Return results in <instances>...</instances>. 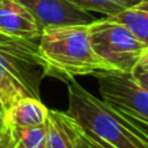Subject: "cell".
<instances>
[{"label": "cell", "mask_w": 148, "mask_h": 148, "mask_svg": "<svg viewBox=\"0 0 148 148\" xmlns=\"http://www.w3.org/2000/svg\"><path fill=\"white\" fill-rule=\"evenodd\" d=\"M38 51L46 76L63 83L100 70H112L93 51L87 24L45 28L38 38Z\"/></svg>", "instance_id": "1"}, {"label": "cell", "mask_w": 148, "mask_h": 148, "mask_svg": "<svg viewBox=\"0 0 148 148\" xmlns=\"http://www.w3.org/2000/svg\"><path fill=\"white\" fill-rule=\"evenodd\" d=\"M68 109L79 125L108 148H148V134L118 115L100 98L71 79L67 83Z\"/></svg>", "instance_id": "2"}, {"label": "cell", "mask_w": 148, "mask_h": 148, "mask_svg": "<svg viewBox=\"0 0 148 148\" xmlns=\"http://www.w3.org/2000/svg\"><path fill=\"white\" fill-rule=\"evenodd\" d=\"M45 77L38 39L0 33V98L7 109L23 98L41 100V84Z\"/></svg>", "instance_id": "3"}, {"label": "cell", "mask_w": 148, "mask_h": 148, "mask_svg": "<svg viewBox=\"0 0 148 148\" xmlns=\"http://www.w3.org/2000/svg\"><path fill=\"white\" fill-rule=\"evenodd\" d=\"M98 83L100 100L118 115L148 134V90L130 72L100 70L93 73Z\"/></svg>", "instance_id": "4"}, {"label": "cell", "mask_w": 148, "mask_h": 148, "mask_svg": "<svg viewBox=\"0 0 148 148\" xmlns=\"http://www.w3.org/2000/svg\"><path fill=\"white\" fill-rule=\"evenodd\" d=\"M88 36L93 51L112 70L131 72L145 45L119 21L112 17L96 18L88 24Z\"/></svg>", "instance_id": "5"}, {"label": "cell", "mask_w": 148, "mask_h": 148, "mask_svg": "<svg viewBox=\"0 0 148 148\" xmlns=\"http://www.w3.org/2000/svg\"><path fill=\"white\" fill-rule=\"evenodd\" d=\"M23 4L36 18L43 30L50 26L80 25L90 24L95 17L89 12H84L67 3L66 0H16Z\"/></svg>", "instance_id": "6"}, {"label": "cell", "mask_w": 148, "mask_h": 148, "mask_svg": "<svg viewBox=\"0 0 148 148\" xmlns=\"http://www.w3.org/2000/svg\"><path fill=\"white\" fill-rule=\"evenodd\" d=\"M0 33L16 38L38 39L42 29L23 4L16 0H0Z\"/></svg>", "instance_id": "7"}, {"label": "cell", "mask_w": 148, "mask_h": 148, "mask_svg": "<svg viewBox=\"0 0 148 148\" xmlns=\"http://www.w3.org/2000/svg\"><path fill=\"white\" fill-rule=\"evenodd\" d=\"M49 109L42 100L23 98L7 110V123L13 127H33L43 125L47 119Z\"/></svg>", "instance_id": "8"}, {"label": "cell", "mask_w": 148, "mask_h": 148, "mask_svg": "<svg viewBox=\"0 0 148 148\" xmlns=\"http://www.w3.org/2000/svg\"><path fill=\"white\" fill-rule=\"evenodd\" d=\"M110 17L123 24L143 45H145V47H148V0H143Z\"/></svg>", "instance_id": "9"}, {"label": "cell", "mask_w": 148, "mask_h": 148, "mask_svg": "<svg viewBox=\"0 0 148 148\" xmlns=\"http://www.w3.org/2000/svg\"><path fill=\"white\" fill-rule=\"evenodd\" d=\"M13 148H46V122L33 127L9 126Z\"/></svg>", "instance_id": "10"}, {"label": "cell", "mask_w": 148, "mask_h": 148, "mask_svg": "<svg viewBox=\"0 0 148 148\" xmlns=\"http://www.w3.org/2000/svg\"><path fill=\"white\" fill-rule=\"evenodd\" d=\"M46 148H73L70 135L59 118L58 110L49 109L46 119Z\"/></svg>", "instance_id": "11"}, {"label": "cell", "mask_w": 148, "mask_h": 148, "mask_svg": "<svg viewBox=\"0 0 148 148\" xmlns=\"http://www.w3.org/2000/svg\"><path fill=\"white\" fill-rule=\"evenodd\" d=\"M58 114L70 135L73 148H108L96 138H93L89 132L85 131L70 114H67L66 112H59V110Z\"/></svg>", "instance_id": "12"}, {"label": "cell", "mask_w": 148, "mask_h": 148, "mask_svg": "<svg viewBox=\"0 0 148 148\" xmlns=\"http://www.w3.org/2000/svg\"><path fill=\"white\" fill-rule=\"evenodd\" d=\"M66 1L80 11L97 12L108 17L115 16L126 8L131 7L127 0H66Z\"/></svg>", "instance_id": "13"}, {"label": "cell", "mask_w": 148, "mask_h": 148, "mask_svg": "<svg viewBox=\"0 0 148 148\" xmlns=\"http://www.w3.org/2000/svg\"><path fill=\"white\" fill-rule=\"evenodd\" d=\"M130 73L140 87L148 90V47L142 51Z\"/></svg>", "instance_id": "14"}, {"label": "cell", "mask_w": 148, "mask_h": 148, "mask_svg": "<svg viewBox=\"0 0 148 148\" xmlns=\"http://www.w3.org/2000/svg\"><path fill=\"white\" fill-rule=\"evenodd\" d=\"M0 148H13V142L11 138L9 126L0 132Z\"/></svg>", "instance_id": "15"}, {"label": "cell", "mask_w": 148, "mask_h": 148, "mask_svg": "<svg viewBox=\"0 0 148 148\" xmlns=\"http://www.w3.org/2000/svg\"><path fill=\"white\" fill-rule=\"evenodd\" d=\"M7 106L4 105V102L0 98V132L5 130L8 127V123H7Z\"/></svg>", "instance_id": "16"}, {"label": "cell", "mask_w": 148, "mask_h": 148, "mask_svg": "<svg viewBox=\"0 0 148 148\" xmlns=\"http://www.w3.org/2000/svg\"><path fill=\"white\" fill-rule=\"evenodd\" d=\"M130 3V5H135V4H138V3H140V1H143V0H127Z\"/></svg>", "instance_id": "17"}]
</instances>
